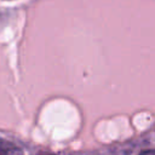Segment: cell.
I'll return each instance as SVG.
<instances>
[{
	"label": "cell",
	"mask_w": 155,
	"mask_h": 155,
	"mask_svg": "<svg viewBox=\"0 0 155 155\" xmlns=\"http://www.w3.org/2000/svg\"><path fill=\"white\" fill-rule=\"evenodd\" d=\"M0 155H23V151L16 144L0 138Z\"/></svg>",
	"instance_id": "cell-1"
},
{
	"label": "cell",
	"mask_w": 155,
	"mask_h": 155,
	"mask_svg": "<svg viewBox=\"0 0 155 155\" xmlns=\"http://www.w3.org/2000/svg\"><path fill=\"white\" fill-rule=\"evenodd\" d=\"M139 155H155V150H147V151L140 153Z\"/></svg>",
	"instance_id": "cell-2"
},
{
	"label": "cell",
	"mask_w": 155,
	"mask_h": 155,
	"mask_svg": "<svg viewBox=\"0 0 155 155\" xmlns=\"http://www.w3.org/2000/svg\"><path fill=\"white\" fill-rule=\"evenodd\" d=\"M45 155H48V154H45Z\"/></svg>",
	"instance_id": "cell-3"
}]
</instances>
